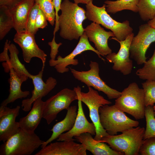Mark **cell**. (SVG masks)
I'll use <instances>...</instances> for the list:
<instances>
[{"mask_svg":"<svg viewBox=\"0 0 155 155\" xmlns=\"http://www.w3.org/2000/svg\"><path fill=\"white\" fill-rule=\"evenodd\" d=\"M138 12L144 21H149L155 16V0H139Z\"/></svg>","mask_w":155,"mask_h":155,"instance_id":"28","label":"cell"},{"mask_svg":"<svg viewBox=\"0 0 155 155\" xmlns=\"http://www.w3.org/2000/svg\"><path fill=\"white\" fill-rule=\"evenodd\" d=\"M134 36L132 33L122 41L117 40L120 44V48L117 53L112 52L106 55V58L110 63H113V69L119 71L124 75L131 73L133 67V61L130 59V44Z\"/></svg>","mask_w":155,"mask_h":155,"instance_id":"12","label":"cell"},{"mask_svg":"<svg viewBox=\"0 0 155 155\" xmlns=\"http://www.w3.org/2000/svg\"><path fill=\"white\" fill-rule=\"evenodd\" d=\"M34 132L30 133L20 128L0 146V155H29L43 144Z\"/></svg>","mask_w":155,"mask_h":155,"instance_id":"4","label":"cell"},{"mask_svg":"<svg viewBox=\"0 0 155 155\" xmlns=\"http://www.w3.org/2000/svg\"><path fill=\"white\" fill-rule=\"evenodd\" d=\"M74 3H75L78 4L79 3L87 4L90 1H92L93 0H73Z\"/></svg>","mask_w":155,"mask_h":155,"instance_id":"39","label":"cell"},{"mask_svg":"<svg viewBox=\"0 0 155 155\" xmlns=\"http://www.w3.org/2000/svg\"><path fill=\"white\" fill-rule=\"evenodd\" d=\"M144 90L145 106H153L155 103V82L146 80L142 83Z\"/></svg>","mask_w":155,"mask_h":155,"instance_id":"31","label":"cell"},{"mask_svg":"<svg viewBox=\"0 0 155 155\" xmlns=\"http://www.w3.org/2000/svg\"><path fill=\"white\" fill-rule=\"evenodd\" d=\"M10 41L7 40L5 44L3 51L0 55V62H7L9 61L10 57L8 54V50Z\"/></svg>","mask_w":155,"mask_h":155,"instance_id":"36","label":"cell"},{"mask_svg":"<svg viewBox=\"0 0 155 155\" xmlns=\"http://www.w3.org/2000/svg\"><path fill=\"white\" fill-rule=\"evenodd\" d=\"M39 9V6L35 3L29 13L27 24L26 30L34 35L37 32L35 29V25Z\"/></svg>","mask_w":155,"mask_h":155,"instance_id":"32","label":"cell"},{"mask_svg":"<svg viewBox=\"0 0 155 155\" xmlns=\"http://www.w3.org/2000/svg\"><path fill=\"white\" fill-rule=\"evenodd\" d=\"M76 92L78 98V109L75 123L70 130L59 136L57 139L58 141H74L75 139L73 138L74 137L85 133H89L92 135H95V127L92 122H89L86 118L83 109L82 102L78 94Z\"/></svg>","mask_w":155,"mask_h":155,"instance_id":"17","label":"cell"},{"mask_svg":"<svg viewBox=\"0 0 155 155\" xmlns=\"http://www.w3.org/2000/svg\"><path fill=\"white\" fill-rule=\"evenodd\" d=\"M88 91L86 93L81 92V88L79 86L75 87L73 89L78 94L82 102L88 107L90 117L96 128L94 139L96 141H99L109 134L100 123L99 109L100 107L112 103L99 95L97 91L91 87H88Z\"/></svg>","mask_w":155,"mask_h":155,"instance_id":"7","label":"cell"},{"mask_svg":"<svg viewBox=\"0 0 155 155\" xmlns=\"http://www.w3.org/2000/svg\"><path fill=\"white\" fill-rule=\"evenodd\" d=\"M77 141L84 145L87 150L94 155H124L116 151L103 142H98L89 133H85L74 137Z\"/></svg>","mask_w":155,"mask_h":155,"instance_id":"21","label":"cell"},{"mask_svg":"<svg viewBox=\"0 0 155 155\" xmlns=\"http://www.w3.org/2000/svg\"><path fill=\"white\" fill-rule=\"evenodd\" d=\"M47 20L44 14L39 9L35 23V28L37 32L39 28L43 29L48 25Z\"/></svg>","mask_w":155,"mask_h":155,"instance_id":"34","label":"cell"},{"mask_svg":"<svg viewBox=\"0 0 155 155\" xmlns=\"http://www.w3.org/2000/svg\"><path fill=\"white\" fill-rule=\"evenodd\" d=\"M35 3V0H22L9 9L16 32L26 30L28 18Z\"/></svg>","mask_w":155,"mask_h":155,"instance_id":"19","label":"cell"},{"mask_svg":"<svg viewBox=\"0 0 155 155\" xmlns=\"http://www.w3.org/2000/svg\"><path fill=\"white\" fill-rule=\"evenodd\" d=\"M48 44L51 48L50 54L51 59L55 60L56 56L59 52L58 49L59 47L62 44V43L61 42L59 44L56 43L55 40V36H54L52 41L49 42Z\"/></svg>","mask_w":155,"mask_h":155,"instance_id":"35","label":"cell"},{"mask_svg":"<svg viewBox=\"0 0 155 155\" xmlns=\"http://www.w3.org/2000/svg\"><path fill=\"white\" fill-rule=\"evenodd\" d=\"M144 116L146 122L143 140L155 137V113L153 106L145 107Z\"/></svg>","mask_w":155,"mask_h":155,"instance_id":"29","label":"cell"},{"mask_svg":"<svg viewBox=\"0 0 155 155\" xmlns=\"http://www.w3.org/2000/svg\"><path fill=\"white\" fill-rule=\"evenodd\" d=\"M67 110L65 118L61 121L56 123L50 130L52 131V133L51 137L41 145V148L58 138L64 132L69 131L73 127L77 114V106L76 105L69 106Z\"/></svg>","mask_w":155,"mask_h":155,"instance_id":"22","label":"cell"},{"mask_svg":"<svg viewBox=\"0 0 155 155\" xmlns=\"http://www.w3.org/2000/svg\"><path fill=\"white\" fill-rule=\"evenodd\" d=\"M52 0L56 13L55 23V29L56 30H58L59 29V27L58 25L59 16L58 13L60 10V5L61 3V0Z\"/></svg>","mask_w":155,"mask_h":155,"instance_id":"37","label":"cell"},{"mask_svg":"<svg viewBox=\"0 0 155 155\" xmlns=\"http://www.w3.org/2000/svg\"><path fill=\"white\" fill-rule=\"evenodd\" d=\"M155 42V30L148 23L141 25L137 34L134 36L129 49L130 57L138 65L144 64L146 53L150 44Z\"/></svg>","mask_w":155,"mask_h":155,"instance_id":"10","label":"cell"},{"mask_svg":"<svg viewBox=\"0 0 155 155\" xmlns=\"http://www.w3.org/2000/svg\"><path fill=\"white\" fill-rule=\"evenodd\" d=\"M90 70L79 71L70 68L74 78L85 84L88 87H92L98 91L103 92L109 99H117L121 92L108 86L100 78L99 75V67L96 62L90 61Z\"/></svg>","mask_w":155,"mask_h":155,"instance_id":"8","label":"cell"},{"mask_svg":"<svg viewBox=\"0 0 155 155\" xmlns=\"http://www.w3.org/2000/svg\"><path fill=\"white\" fill-rule=\"evenodd\" d=\"M78 96L73 89H63L44 102L42 118L48 125L51 123L61 111L67 110L72 102L78 100Z\"/></svg>","mask_w":155,"mask_h":155,"instance_id":"9","label":"cell"},{"mask_svg":"<svg viewBox=\"0 0 155 155\" xmlns=\"http://www.w3.org/2000/svg\"><path fill=\"white\" fill-rule=\"evenodd\" d=\"M22 0H0V6H4L10 9Z\"/></svg>","mask_w":155,"mask_h":155,"instance_id":"38","label":"cell"},{"mask_svg":"<svg viewBox=\"0 0 155 155\" xmlns=\"http://www.w3.org/2000/svg\"><path fill=\"white\" fill-rule=\"evenodd\" d=\"M42 98L36 99L29 113L20 119L18 122L21 129L29 133L34 132L42 118L44 102Z\"/></svg>","mask_w":155,"mask_h":155,"instance_id":"20","label":"cell"},{"mask_svg":"<svg viewBox=\"0 0 155 155\" xmlns=\"http://www.w3.org/2000/svg\"><path fill=\"white\" fill-rule=\"evenodd\" d=\"M139 154L141 155H155V137L143 140L140 149Z\"/></svg>","mask_w":155,"mask_h":155,"instance_id":"33","label":"cell"},{"mask_svg":"<svg viewBox=\"0 0 155 155\" xmlns=\"http://www.w3.org/2000/svg\"><path fill=\"white\" fill-rule=\"evenodd\" d=\"M35 3L44 13L47 20L52 26L55 24L56 13L52 0H35Z\"/></svg>","mask_w":155,"mask_h":155,"instance_id":"30","label":"cell"},{"mask_svg":"<svg viewBox=\"0 0 155 155\" xmlns=\"http://www.w3.org/2000/svg\"><path fill=\"white\" fill-rule=\"evenodd\" d=\"M60 10L61 13L58 20L60 36L69 40H78L84 32L82 23L87 19L86 11L69 0H64L61 3Z\"/></svg>","mask_w":155,"mask_h":155,"instance_id":"1","label":"cell"},{"mask_svg":"<svg viewBox=\"0 0 155 155\" xmlns=\"http://www.w3.org/2000/svg\"><path fill=\"white\" fill-rule=\"evenodd\" d=\"M9 75L8 80L10 85L9 94L8 97L1 103V106H7L17 99L26 98L30 94L29 91H22L21 89L22 84L28 78L20 77L13 68L10 69Z\"/></svg>","mask_w":155,"mask_h":155,"instance_id":"23","label":"cell"},{"mask_svg":"<svg viewBox=\"0 0 155 155\" xmlns=\"http://www.w3.org/2000/svg\"><path fill=\"white\" fill-rule=\"evenodd\" d=\"M100 122L103 128L109 135H114L138 126V121L132 119L115 104H106L99 109Z\"/></svg>","mask_w":155,"mask_h":155,"instance_id":"5","label":"cell"},{"mask_svg":"<svg viewBox=\"0 0 155 155\" xmlns=\"http://www.w3.org/2000/svg\"><path fill=\"white\" fill-rule=\"evenodd\" d=\"M145 129L138 126L126 130L120 135H108L98 141L107 143L113 150L124 155H138Z\"/></svg>","mask_w":155,"mask_h":155,"instance_id":"2","label":"cell"},{"mask_svg":"<svg viewBox=\"0 0 155 155\" xmlns=\"http://www.w3.org/2000/svg\"><path fill=\"white\" fill-rule=\"evenodd\" d=\"M84 32L101 55L106 56L112 52L108 45V39L115 37L112 32L106 31L99 24L93 22L84 29Z\"/></svg>","mask_w":155,"mask_h":155,"instance_id":"18","label":"cell"},{"mask_svg":"<svg viewBox=\"0 0 155 155\" xmlns=\"http://www.w3.org/2000/svg\"><path fill=\"white\" fill-rule=\"evenodd\" d=\"M13 41L21 49L23 59L26 62L29 63L32 58L36 57L41 60L42 63V68L44 69L47 55L36 44L34 34L26 30L17 32Z\"/></svg>","mask_w":155,"mask_h":155,"instance_id":"13","label":"cell"},{"mask_svg":"<svg viewBox=\"0 0 155 155\" xmlns=\"http://www.w3.org/2000/svg\"><path fill=\"white\" fill-rule=\"evenodd\" d=\"M86 146L75 142L74 140L61 141L51 143L35 155H86Z\"/></svg>","mask_w":155,"mask_h":155,"instance_id":"15","label":"cell"},{"mask_svg":"<svg viewBox=\"0 0 155 155\" xmlns=\"http://www.w3.org/2000/svg\"><path fill=\"white\" fill-rule=\"evenodd\" d=\"M147 23L155 30V16L152 19L148 21Z\"/></svg>","mask_w":155,"mask_h":155,"instance_id":"40","label":"cell"},{"mask_svg":"<svg viewBox=\"0 0 155 155\" xmlns=\"http://www.w3.org/2000/svg\"><path fill=\"white\" fill-rule=\"evenodd\" d=\"M144 64L137 70L136 75L141 79L155 82V50L152 57Z\"/></svg>","mask_w":155,"mask_h":155,"instance_id":"27","label":"cell"},{"mask_svg":"<svg viewBox=\"0 0 155 155\" xmlns=\"http://www.w3.org/2000/svg\"><path fill=\"white\" fill-rule=\"evenodd\" d=\"M115 105L136 120L144 118L146 106L143 89L140 88L135 82L131 83L115 100Z\"/></svg>","mask_w":155,"mask_h":155,"instance_id":"6","label":"cell"},{"mask_svg":"<svg viewBox=\"0 0 155 155\" xmlns=\"http://www.w3.org/2000/svg\"><path fill=\"white\" fill-rule=\"evenodd\" d=\"M13 18L9 9L0 6V40H2L11 29L13 28Z\"/></svg>","mask_w":155,"mask_h":155,"instance_id":"26","label":"cell"},{"mask_svg":"<svg viewBox=\"0 0 155 155\" xmlns=\"http://www.w3.org/2000/svg\"><path fill=\"white\" fill-rule=\"evenodd\" d=\"M88 50L92 51L96 53L98 57L104 61L100 56L98 51L95 49L90 44L88 38L85 32L80 37V40L76 46L73 50L69 55L63 58L60 55L57 58V59H50L49 61V65L54 67L57 71L60 73L67 72L69 69L67 67L69 65H76L78 64V61L75 59V57L84 51Z\"/></svg>","mask_w":155,"mask_h":155,"instance_id":"11","label":"cell"},{"mask_svg":"<svg viewBox=\"0 0 155 155\" xmlns=\"http://www.w3.org/2000/svg\"><path fill=\"white\" fill-rule=\"evenodd\" d=\"M9 51L10 53L9 61L4 62L2 64L5 71L8 73L10 69L13 68L20 77L30 78L32 74L20 61L18 57L19 51L16 46L13 43L10 44Z\"/></svg>","mask_w":155,"mask_h":155,"instance_id":"24","label":"cell"},{"mask_svg":"<svg viewBox=\"0 0 155 155\" xmlns=\"http://www.w3.org/2000/svg\"><path fill=\"white\" fill-rule=\"evenodd\" d=\"M43 70L44 69L42 68L38 74L32 75L30 77V79L32 80L34 88L32 91L31 97L22 101L21 106L24 111H30L32 104L36 99L45 96L57 85V80L52 77H49L45 82L43 81L42 78Z\"/></svg>","mask_w":155,"mask_h":155,"instance_id":"14","label":"cell"},{"mask_svg":"<svg viewBox=\"0 0 155 155\" xmlns=\"http://www.w3.org/2000/svg\"><path fill=\"white\" fill-rule=\"evenodd\" d=\"M153 109H154V112L155 113V106H153Z\"/></svg>","mask_w":155,"mask_h":155,"instance_id":"41","label":"cell"},{"mask_svg":"<svg viewBox=\"0 0 155 155\" xmlns=\"http://www.w3.org/2000/svg\"><path fill=\"white\" fill-rule=\"evenodd\" d=\"M20 108L19 105L13 108L0 106V141L5 142L20 129L19 122L16 121V119L19 115Z\"/></svg>","mask_w":155,"mask_h":155,"instance_id":"16","label":"cell"},{"mask_svg":"<svg viewBox=\"0 0 155 155\" xmlns=\"http://www.w3.org/2000/svg\"><path fill=\"white\" fill-rule=\"evenodd\" d=\"M86 7L87 19L110 30L115 37L112 39L116 41L123 40L132 33L133 29L130 26L129 21L126 20L121 23L113 19L106 11L105 4L101 7H98L94 5L92 1L86 4Z\"/></svg>","mask_w":155,"mask_h":155,"instance_id":"3","label":"cell"},{"mask_svg":"<svg viewBox=\"0 0 155 155\" xmlns=\"http://www.w3.org/2000/svg\"><path fill=\"white\" fill-rule=\"evenodd\" d=\"M138 1L139 0H106L104 3L106 11L108 13L114 14L124 10H129L137 12Z\"/></svg>","mask_w":155,"mask_h":155,"instance_id":"25","label":"cell"}]
</instances>
